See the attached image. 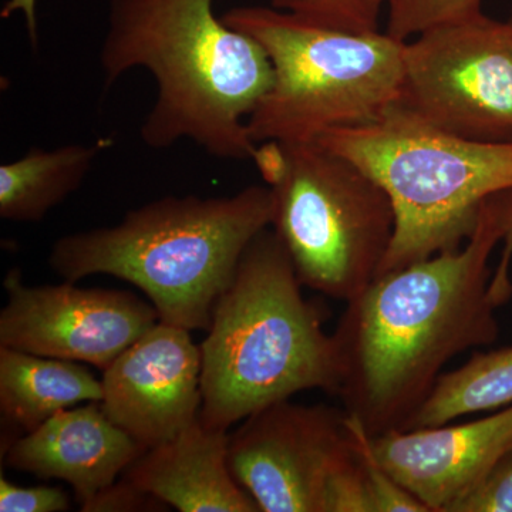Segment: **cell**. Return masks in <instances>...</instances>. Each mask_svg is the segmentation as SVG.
Returning <instances> with one entry per match:
<instances>
[{
  "instance_id": "603a6c76",
  "label": "cell",
  "mask_w": 512,
  "mask_h": 512,
  "mask_svg": "<svg viewBox=\"0 0 512 512\" xmlns=\"http://www.w3.org/2000/svg\"><path fill=\"white\" fill-rule=\"evenodd\" d=\"M69 508V495L60 488L19 487L0 476V512H63Z\"/></svg>"
},
{
  "instance_id": "7402d4cb",
  "label": "cell",
  "mask_w": 512,
  "mask_h": 512,
  "mask_svg": "<svg viewBox=\"0 0 512 512\" xmlns=\"http://www.w3.org/2000/svg\"><path fill=\"white\" fill-rule=\"evenodd\" d=\"M456 512H512V443Z\"/></svg>"
},
{
  "instance_id": "ac0fdd59",
  "label": "cell",
  "mask_w": 512,
  "mask_h": 512,
  "mask_svg": "<svg viewBox=\"0 0 512 512\" xmlns=\"http://www.w3.org/2000/svg\"><path fill=\"white\" fill-rule=\"evenodd\" d=\"M271 6L312 25L370 33L379 30L387 0H271Z\"/></svg>"
},
{
  "instance_id": "3957f363",
  "label": "cell",
  "mask_w": 512,
  "mask_h": 512,
  "mask_svg": "<svg viewBox=\"0 0 512 512\" xmlns=\"http://www.w3.org/2000/svg\"><path fill=\"white\" fill-rule=\"evenodd\" d=\"M272 218L268 185L227 197L168 195L128 211L113 227L57 239L49 266L73 284L92 275L119 278L146 293L160 322L208 330L242 254Z\"/></svg>"
},
{
  "instance_id": "ba28073f",
  "label": "cell",
  "mask_w": 512,
  "mask_h": 512,
  "mask_svg": "<svg viewBox=\"0 0 512 512\" xmlns=\"http://www.w3.org/2000/svg\"><path fill=\"white\" fill-rule=\"evenodd\" d=\"M229 434V467L261 512H373L345 409L291 399Z\"/></svg>"
},
{
  "instance_id": "9c48e42d",
  "label": "cell",
  "mask_w": 512,
  "mask_h": 512,
  "mask_svg": "<svg viewBox=\"0 0 512 512\" xmlns=\"http://www.w3.org/2000/svg\"><path fill=\"white\" fill-rule=\"evenodd\" d=\"M399 106L458 137L510 143V20L480 12L407 40Z\"/></svg>"
},
{
  "instance_id": "d4e9b609",
  "label": "cell",
  "mask_w": 512,
  "mask_h": 512,
  "mask_svg": "<svg viewBox=\"0 0 512 512\" xmlns=\"http://www.w3.org/2000/svg\"><path fill=\"white\" fill-rule=\"evenodd\" d=\"M36 3L37 0H6L5 5L0 10V18L2 19H10L16 13H22L33 49H36L37 42H39Z\"/></svg>"
},
{
  "instance_id": "5b68a950",
  "label": "cell",
  "mask_w": 512,
  "mask_h": 512,
  "mask_svg": "<svg viewBox=\"0 0 512 512\" xmlns=\"http://www.w3.org/2000/svg\"><path fill=\"white\" fill-rule=\"evenodd\" d=\"M318 143L363 168L392 201L396 229L379 275L457 251L473 235L484 202L512 188V141L458 137L399 104Z\"/></svg>"
},
{
  "instance_id": "8fae6325",
  "label": "cell",
  "mask_w": 512,
  "mask_h": 512,
  "mask_svg": "<svg viewBox=\"0 0 512 512\" xmlns=\"http://www.w3.org/2000/svg\"><path fill=\"white\" fill-rule=\"evenodd\" d=\"M190 332L158 322L103 372L104 412L144 450L200 416L201 349Z\"/></svg>"
},
{
  "instance_id": "44dd1931",
  "label": "cell",
  "mask_w": 512,
  "mask_h": 512,
  "mask_svg": "<svg viewBox=\"0 0 512 512\" xmlns=\"http://www.w3.org/2000/svg\"><path fill=\"white\" fill-rule=\"evenodd\" d=\"M480 218L504 244L500 264L491 276L490 284L495 302L498 306H503L512 298V188L488 198L481 207Z\"/></svg>"
},
{
  "instance_id": "5bb4252c",
  "label": "cell",
  "mask_w": 512,
  "mask_h": 512,
  "mask_svg": "<svg viewBox=\"0 0 512 512\" xmlns=\"http://www.w3.org/2000/svg\"><path fill=\"white\" fill-rule=\"evenodd\" d=\"M123 478L180 512H261L229 467L228 430L210 429L200 417L144 451Z\"/></svg>"
},
{
  "instance_id": "d6986e66",
  "label": "cell",
  "mask_w": 512,
  "mask_h": 512,
  "mask_svg": "<svg viewBox=\"0 0 512 512\" xmlns=\"http://www.w3.org/2000/svg\"><path fill=\"white\" fill-rule=\"evenodd\" d=\"M484 0H387V35L407 40L444 23L483 12Z\"/></svg>"
},
{
  "instance_id": "cb8c5ba5",
  "label": "cell",
  "mask_w": 512,
  "mask_h": 512,
  "mask_svg": "<svg viewBox=\"0 0 512 512\" xmlns=\"http://www.w3.org/2000/svg\"><path fill=\"white\" fill-rule=\"evenodd\" d=\"M84 512H140V511H164L167 504L158 500L154 495L140 490L137 485L130 483L126 478H121L103 488L94 497L80 505Z\"/></svg>"
},
{
  "instance_id": "7c38bea8",
  "label": "cell",
  "mask_w": 512,
  "mask_h": 512,
  "mask_svg": "<svg viewBox=\"0 0 512 512\" xmlns=\"http://www.w3.org/2000/svg\"><path fill=\"white\" fill-rule=\"evenodd\" d=\"M512 443V404L470 423L373 437L380 463L429 512H456Z\"/></svg>"
},
{
  "instance_id": "52a82bcc",
  "label": "cell",
  "mask_w": 512,
  "mask_h": 512,
  "mask_svg": "<svg viewBox=\"0 0 512 512\" xmlns=\"http://www.w3.org/2000/svg\"><path fill=\"white\" fill-rule=\"evenodd\" d=\"M274 192L272 229L306 288L348 303L379 276L396 214L375 178L313 143L258 144L254 158Z\"/></svg>"
},
{
  "instance_id": "7a4b0ae2",
  "label": "cell",
  "mask_w": 512,
  "mask_h": 512,
  "mask_svg": "<svg viewBox=\"0 0 512 512\" xmlns=\"http://www.w3.org/2000/svg\"><path fill=\"white\" fill-rule=\"evenodd\" d=\"M215 0H110L100 49L104 89L131 70L157 83L140 128L153 150L190 140L220 160H252L247 120L274 82L251 36L218 18Z\"/></svg>"
},
{
  "instance_id": "9a60e30c",
  "label": "cell",
  "mask_w": 512,
  "mask_h": 512,
  "mask_svg": "<svg viewBox=\"0 0 512 512\" xmlns=\"http://www.w3.org/2000/svg\"><path fill=\"white\" fill-rule=\"evenodd\" d=\"M103 382L72 360L0 348L2 430L30 433L55 414L103 400Z\"/></svg>"
},
{
  "instance_id": "6da1fadb",
  "label": "cell",
  "mask_w": 512,
  "mask_h": 512,
  "mask_svg": "<svg viewBox=\"0 0 512 512\" xmlns=\"http://www.w3.org/2000/svg\"><path fill=\"white\" fill-rule=\"evenodd\" d=\"M500 244L478 217L457 251L377 276L332 333L338 393L372 437L409 430L454 357L497 342L488 262Z\"/></svg>"
},
{
  "instance_id": "4fadbf2b",
  "label": "cell",
  "mask_w": 512,
  "mask_h": 512,
  "mask_svg": "<svg viewBox=\"0 0 512 512\" xmlns=\"http://www.w3.org/2000/svg\"><path fill=\"white\" fill-rule=\"evenodd\" d=\"M136 440L113 423L101 402L55 414L3 451L6 466L43 480L72 485L80 505L116 483L144 453Z\"/></svg>"
},
{
  "instance_id": "30bf717a",
  "label": "cell",
  "mask_w": 512,
  "mask_h": 512,
  "mask_svg": "<svg viewBox=\"0 0 512 512\" xmlns=\"http://www.w3.org/2000/svg\"><path fill=\"white\" fill-rule=\"evenodd\" d=\"M0 348L84 362L106 370L160 322L156 308L136 293L77 288L73 282L26 286L19 268L3 281Z\"/></svg>"
},
{
  "instance_id": "8992f818",
  "label": "cell",
  "mask_w": 512,
  "mask_h": 512,
  "mask_svg": "<svg viewBox=\"0 0 512 512\" xmlns=\"http://www.w3.org/2000/svg\"><path fill=\"white\" fill-rule=\"evenodd\" d=\"M222 19L264 47L274 69L247 120L255 144L313 143L399 104L406 42L386 32L323 28L272 6H241Z\"/></svg>"
},
{
  "instance_id": "484cf974",
  "label": "cell",
  "mask_w": 512,
  "mask_h": 512,
  "mask_svg": "<svg viewBox=\"0 0 512 512\" xmlns=\"http://www.w3.org/2000/svg\"><path fill=\"white\" fill-rule=\"evenodd\" d=\"M510 22L512 23V15H511V18H510Z\"/></svg>"
},
{
  "instance_id": "ffe728a7",
  "label": "cell",
  "mask_w": 512,
  "mask_h": 512,
  "mask_svg": "<svg viewBox=\"0 0 512 512\" xmlns=\"http://www.w3.org/2000/svg\"><path fill=\"white\" fill-rule=\"evenodd\" d=\"M348 414L350 429L362 460L367 490L372 500L373 512H429L412 493L394 480L392 474L380 463L373 448V437L362 421Z\"/></svg>"
},
{
  "instance_id": "277c9868",
  "label": "cell",
  "mask_w": 512,
  "mask_h": 512,
  "mask_svg": "<svg viewBox=\"0 0 512 512\" xmlns=\"http://www.w3.org/2000/svg\"><path fill=\"white\" fill-rule=\"evenodd\" d=\"M302 286L274 229L256 235L200 345L204 426L228 430L305 390L336 396L335 343L323 330L322 309L303 296Z\"/></svg>"
},
{
  "instance_id": "e0dca14e",
  "label": "cell",
  "mask_w": 512,
  "mask_h": 512,
  "mask_svg": "<svg viewBox=\"0 0 512 512\" xmlns=\"http://www.w3.org/2000/svg\"><path fill=\"white\" fill-rule=\"evenodd\" d=\"M511 404L512 346L476 352L463 366L440 377L410 429L441 426Z\"/></svg>"
},
{
  "instance_id": "2e32d148",
  "label": "cell",
  "mask_w": 512,
  "mask_h": 512,
  "mask_svg": "<svg viewBox=\"0 0 512 512\" xmlns=\"http://www.w3.org/2000/svg\"><path fill=\"white\" fill-rule=\"evenodd\" d=\"M107 144L30 148L18 160L0 165V218L18 224L45 220L83 184Z\"/></svg>"
}]
</instances>
